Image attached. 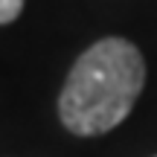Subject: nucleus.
Masks as SVG:
<instances>
[{
	"label": "nucleus",
	"mask_w": 157,
	"mask_h": 157,
	"mask_svg": "<svg viewBox=\"0 0 157 157\" xmlns=\"http://www.w3.org/2000/svg\"><path fill=\"white\" fill-rule=\"evenodd\" d=\"M146 84L143 56L125 38H102L78 56L58 96L61 122L78 137L117 128Z\"/></svg>",
	"instance_id": "1"
},
{
	"label": "nucleus",
	"mask_w": 157,
	"mask_h": 157,
	"mask_svg": "<svg viewBox=\"0 0 157 157\" xmlns=\"http://www.w3.org/2000/svg\"><path fill=\"white\" fill-rule=\"evenodd\" d=\"M23 9V0H0V23H12Z\"/></svg>",
	"instance_id": "2"
}]
</instances>
